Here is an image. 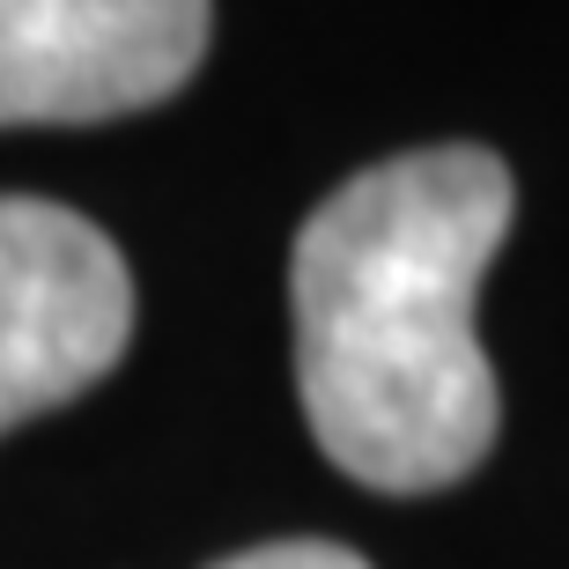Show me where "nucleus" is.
<instances>
[{"label":"nucleus","mask_w":569,"mask_h":569,"mask_svg":"<svg viewBox=\"0 0 569 569\" xmlns=\"http://www.w3.org/2000/svg\"><path fill=\"white\" fill-rule=\"evenodd\" d=\"M133 333V274L89 214L0 200V437L104 378Z\"/></svg>","instance_id":"f03ea898"},{"label":"nucleus","mask_w":569,"mask_h":569,"mask_svg":"<svg viewBox=\"0 0 569 569\" xmlns=\"http://www.w3.org/2000/svg\"><path fill=\"white\" fill-rule=\"evenodd\" d=\"M208 0H0V127H89L178 97Z\"/></svg>","instance_id":"7ed1b4c3"},{"label":"nucleus","mask_w":569,"mask_h":569,"mask_svg":"<svg viewBox=\"0 0 569 569\" xmlns=\"http://www.w3.org/2000/svg\"><path fill=\"white\" fill-rule=\"evenodd\" d=\"M518 186L488 148H415L356 170L289 259L296 385L318 451L362 488L429 496L496 443V370L473 289L510 237Z\"/></svg>","instance_id":"f257e3e1"},{"label":"nucleus","mask_w":569,"mask_h":569,"mask_svg":"<svg viewBox=\"0 0 569 569\" xmlns=\"http://www.w3.org/2000/svg\"><path fill=\"white\" fill-rule=\"evenodd\" d=\"M214 569H370L356 548H333V540H274V548H244Z\"/></svg>","instance_id":"20e7f679"}]
</instances>
